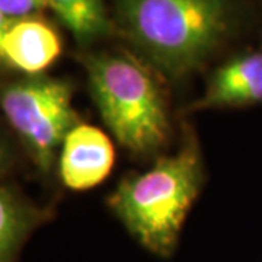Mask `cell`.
I'll return each mask as SVG.
<instances>
[{"label": "cell", "instance_id": "11", "mask_svg": "<svg viewBox=\"0 0 262 262\" xmlns=\"http://www.w3.org/2000/svg\"><path fill=\"white\" fill-rule=\"evenodd\" d=\"M13 19L8 18L6 15H3L0 12V63H5V58H3V41H5V37L9 31L10 25H12Z\"/></svg>", "mask_w": 262, "mask_h": 262}, {"label": "cell", "instance_id": "4", "mask_svg": "<svg viewBox=\"0 0 262 262\" xmlns=\"http://www.w3.org/2000/svg\"><path fill=\"white\" fill-rule=\"evenodd\" d=\"M70 84L35 76L6 86L0 106L38 168L50 170L67 133L77 124Z\"/></svg>", "mask_w": 262, "mask_h": 262}, {"label": "cell", "instance_id": "3", "mask_svg": "<svg viewBox=\"0 0 262 262\" xmlns=\"http://www.w3.org/2000/svg\"><path fill=\"white\" fill-rule=\"evenodd\" d=\"M91 94L115 139L136 155L160 149L169 134L163 91L149 67L127 53L83 57Z\"/></svg>", "mask_w": 262, "mask_h": 262}, {"label": "cell", "instance_id": "6", "mask_svg": "<svg viewBox=\"0 0 262 262\" xmlns=\"http://www.w3.org/2000/svg\"><path fill=\"white\" fill-rule=\"evenodd\" d=\"M262 102V51H248L222 64L191 110L246 106Z\"/></svg>", "mask_w": 262, "mask_h": 262}, {"label": "cell", "instance_id": "5", "mask_svg": "<svg viewBox=\"0 0 262 262\" xmlns=\"http://www.w3.org/2000/svg\"><path fill=\"white\" fill-rule=\"evenodd\" d=\"M115 151L106 134L89 124L77 122L61 144L60 177L75 191L96 187L114 166Z\"/></svg>", "mask_w": 262, "mask_h": 262}, {"label": "cell", "instance_id": "8", "mask_svg": "<svg viewBox=\"0 0 262 262\" xmlns=\"http://www.w3.org/2000/svg\"><path fill=\"white\" fill-rule=\"evenodd\" d=\"M60 20L80 44H88L108 35L114 22L102 0H48Z\"/></svg>", "mask_w": 262, "mask_h": 262}, {"label": "cell", "instance_id": "7", "mask_svg": "<svg viewBox=\"0 0 262 262\" xmlns=\"http://www.w3.org/2000/svg\"><path fill=\"white\" fill-rule=\"evenodd\" d=\"M61 54L56 29L37 16L13 19L3 41V58L16 70L38 75Z\"/></svg>", "mask_w": 262, "mask_h": 262}, {"label": "cell", "instance_id": "9", "mask_svg": "<svg viewBox=\"0 0 262 262\" xmlns=\"http://www.w3.org/2000/svg\"><path fill=\"white\" fill-rule=\"evenodd\" d=\"M32 223V210L12 191L0 187V262H12Z\"/></svg>", "mask_w": 262, "mask_h": 262}, {"label": "cell", "instance_id": "1", "mask_svg": "<svg viewBox=\"0 0 262 262\" xmlns=\"http://www.w3.org/2000/svg\"><path fill=\"white\" fill-rule=\"evenodd\" d=\"M114 24L150 64L182 79L233 37L237 0H113Z\"/></svg>", "mask_w": 262, "mask_h": 262}, {"label": "cell", "instance_id": "2", "mask_svg": "<svg viewBox=\"0 0 262 262\" xmlns=\"http://www.w3.org/2000/svg\"><path fill=\"white\" fill-rule=\"evenodd\" d=\"M201 177L198 147L187 140L177 155L162 158L149 170L124 179L108 203L146 248L168 255L200 191Z\"/></svg>", "mask_w": 262, "mask_h": 262}, {"label": "cell", "instance_id": "12", "mask_svg": "<svg viewBox=\"0 0 262 262\" xmlns=\"http://www.w3.org/2000/svg\"><path fill=\"white\" fill-rule=\"evenodd\" d=\"M8 159H9V153H8V149H6L3 140L0 139V173L8 166Z\"/></svg>", "mask_w": 262, "mask_h": 262}, {"label": "cell", "instance_id": "10", "mask_svg": "<svg viewBox=\"0 0 262 262\" xmlns=\"http://www.w3.org/2000/svg\"><path fill=\"white\" fill-rule=\"evenodd\" d=\"M48 8V0H0V12L10 19L32 16Z\"/></svg>", "mask_w": 262, "mask_h": 262}]
</instances>
